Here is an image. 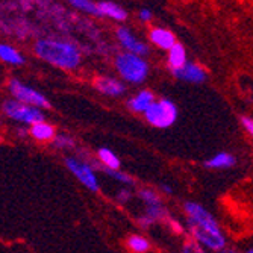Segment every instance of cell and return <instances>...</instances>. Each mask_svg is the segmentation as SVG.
Segmentation results:
<instances>
[{
    "label": "cell",
    "instance_id": "12",
    "mask_svg": "<svg viewBox=\"0 0 253 253\" xmlns=\"http://www.w3.org/2000/svg\"><path fill=\"white\" fill-rule=\"evenodd\" d=\"M149 40H150V42L155 45V47H158L161 50H166V52H169L173 45L177 42L176 35L170 29L161 28V26H155V28L150 29Z\"/></svg>",
    "mask_w": 253,
    "mask_h": 253
},
{
    "label": "cell",
    "instance_id": "3",
    "mask_svg": "<svg viewBox=\"0 0 253 253\" xmlns=\"http://www.w3.org/2000/svg\"><path fill=\"white\" fill-rule=\"evenodd\" d=\"M114 67H116V72L120 75L122 81L132 85L144 84L150 75V65L144 56L125 50L117 53L114 58Z\"/></svg>",
    "mask_w": 253,
    "mask_h": 253
},
{
    "label": "cell",
    "instance_id": "4",
    "mask_svg": "<svg viewBox=\"0 0 253 253\" xmlns=\"http://www.w3.org/2000/svg\"><path fill=\"white\" fill-rule=\"evenodd\" d=\"M0 109L9 120L18 123L20 126L31 127L40 122H45V114L42 112V109L25 105L15 99H6L0 106Z\"/></svg>",
    "mask_w": 253,
    "mask_h": 253
},
{
    "label": "cell",
    "instance_id": "31",
    "mask_svg": "<svg viewBox=\"0 0 253 253\" xmlns=\"http://www.w3.org/2000/svg\"><path fill=\"white\" fill-rule=\"evenodd\" d=\"M180 253H193V244L191 240H187L180 247Z\"/></svg>",
    "mask_w": 253,
    "mask_h": 253
},
{
    "label": "cell",
    "instance_id": "21",
    "mask_svg": "<svg viewBox=\"0 0 253 253\" xmlns=\"http://www.w3.org/2000/svg\"><path fill=\"white\" fill-rule=\"evenodd\" d=\"M144 214L155 221V224L158 223H169V220L171 218L170 217V212L166 206H146V211Z\"/></svg>",
    "mask_w": 253,
    "mask_h": 253
},
{
    "label": "cell",
    "instance_id": "11",
    "mask_svg": "<svg viewBox=\"0 0 253 253\" xmlns=\"http://www.w3.org/2000/svg\"><path fill=\"white\" fill-rule=\"evenodd\" d=\"M156 102V96L152 89H140L136 94H133L132 97H129L126 100V108L135 114H144L147 112V109Z\"/></svg>",
    "mask_w": 253,
    "mask_h": 253
},
{
    "label": "cell",
    "instance_id": "1",
    "mask_svg": "<svg viewBox=\"0 0 253 253\" xmlns=\"http://www.w3.org/2000/svg\"><path fill=\"white\" fill-rule=\"evenodd\" d=\"M183 212L187 217V227L191 240L202 244L206 250L215 253L227 247V238L218 220L203 205L187 200L183 202Z\"/></svg>",
    "mask_w": 253,
    "mask_h": 253
},
{
    "label": "cell",
    "instance_id": "33",
    "mask_svg": "<svg viewBox=\"0 0 253 253\" xmlns=\"http://www.w3.org/2000/svg\"><path fill=\"white\" fill-rule=\"evenodd\" d=\"M218 253H240V252H238L235 247H229V246H227V247H224L223 250H220Z\"/></svg>",
    "mask_w": 253,
    "mask_h": 253
},
{
    "label": "cell",
    "instance_id": "27",
    "mask_svg": "<svg viewBox=\"0 0 253 253\" xmlns=\"http://www.w3.org/2000/svg\"><path fill=\"white\" fill-rule=\"evenodd\" d=\"M138 20H140L141 23H149L153 20V11L149 9V8H141L140 11H138Z\"/></svg>",
    "mask_w": 253,
    "mask_h": 253
},
{
    "label": "cell",
    "instance_id": "26",
    "mask_svg": "<svg viewBox=\"0 0 253 253\" xmlns=\"http://www.w3.org/2000/svg\"><path fill=\"white\" fill-rule=\"evenodd\" d=\"M136 223H138V226H140L141 229H144V231H149L150 227L155 226V221L150 220L146 214H141L140 217H138V218H136Z\"/></svg>",
    "mask_w": 253,
    "mask_h": 253
},
{
    "label": "cell",
    "instance_id": "14",
    "mask_svg": "<svg viewBox=\"0 0 253 253\" xmlns=\"http://www.w3.org/2000/svg\"><path fill=\"white\" fill-rule=\"evenodd\" d=\"M203 166L210 170H227L237 166V156L229 152H218L211 158L205 159Z\"/></svg>",
    "mask_w": 253,
    "mask_h": 253
},
{
    "label": "cell",
    "instance_id": "16",
    "mask_svg": "<svg viewBox=\"0 0 253 253\" xmlns=\"http://www.w3.org/2000/svg\"><path fill=\"white\" fill-rule=\"evenodd\" d=\"M96 158L99 161V164H96L97 169L103 167V169H109V170H122V161H120V158L117 156L116 152H112L108 147H99L96 150Z\"/></svg>",
    "mask_w": 253,
    "mask_h": 253
},
{
    "label": "cell",
    "instance_id": "30",
    "mask_svg": "<svg viewBox=\"0 0 253 253\" xmlns=\"http://www.w3.org/2000/svg\"><path fill=\"white\" fill-rule=\"evenodd\" d=\"M159 191L166 194V196H173V188L170 185H167V183H159Z\"/></svg>",
    "mask_w": 253,
    "mask_h": 253
},
{
    "label": "cell",
    "instance_id": "5",
    "mask_svg": "<svg viewBox=\"0 0 253 253\" xmlns=\"http://www.w3.org/2000/svg\"><path fill=\"white\" fill-rule=\"evenodd\" d=\"M144 119L150 126L158 129L171 127L179 119L177 105L167 97L156 99V102L144 114Z\"/></svg>",
    "mask_w": 253,
    "mask_h": 253
},
{
    "label": "cell",
    "instance_id": "23",
    "mask_svg": "<svg viewBox=\"0 0 253 253\" xmlns=\"http://www.w3.org/2000/svg\"><path fill=\"white\" fill-rule=\"evenodd\" d=\"M138 197L146 206H163L164 200L161 194L152 188H140L138 190Z\"/></svg>",
    "mask_w": 253,
    "mask_h": 253
},
{
    "label": "cell",
    "instance_id": "18",
    "mask_svg": "<svg viewBox=\"0 0 253 253\" xmlns=\"http://www.w3.org/2000/svg\"><path fill=\"white\" fill-rule=\"evenodd\" d=\"M126 247L130 253H149L152 243L141 234H130L126 238Z\"/></svg>",
    "mask_w": 253,
    "mask_h": 253
},
{
    "label": "cell",
    "instance_id": "35",
    "mask_svg": "<svg viewBox=\"0 0 253 253\" xmlns=\"http://www.w3.org/2000/svg\"><path fill=\"white\" fill-rule=\"evenodd\" d=\"M2 141H3V136H2V135H0V143H2Z\"/></svg>",
    "mask_w": 253,
    "mask_h": 253
},
{
    "label": "cell",
    "instance_id": "24",
    "mask_svg": "<svg viewBox=\"0 0 253 253\" xmlns=\"http://www.w3.org/2000/svg\"><path fill=\"white\" fill-rule=\"evenodd\" d=\"M106 176H109L111 179H114L116 182H120L122 185H125V187H132V185H135V180H133V177L130 176V174H127V173H125L123 170H109V169H103V167H99Z\"/></svg>",
    "mask_w": 253,
    "mask_h": 253
},
{
    "label": "cell",
    "instance_id": "15",
    "mask_svg": "<svg viewBox=\"0 0 253 253\" xmlns=\"http://www.w3.org/2000/svg\"><path fill=\"white\" fill-rule=\"evenodd\" d=\"M56 133H58L56 127L47 122H40L29 127V136L40 143H52Z\"/></svg>",
    "mask_w": 253,
    "mask_h": 253
},
{
    "label": "cell",
    "instance_id": "28",
    "mask_svg": "<svg viewBox=\"0 0 253 253\" xmlns=\"http://www.w3.org/2000/svg\"><path fill=\"white\" fill-rule=\"evenodd\" d=\"M240 120H241V125H243L244 130L249 133L250 138H253V119L249 117V116H241Z\"/></svg>",
    "mask_w": 253,
    "mask_h": 253
},
{
    "label": "cell",
    "instance_id": "8",
    "mask_svg": "<svg viewBox=\"0 0 253 253\" xmlns=\"http://www.w3.org/2000/svg\"><path fill=\"white\" fill-rule=\"evenodd\" d=\"M116 38L120 42V45L123 47L125 52H130L135 55H140V56H147L150 53V49L146 42H143L141 40H138L136 35L126 26L120 25L116 29Z\"/></svg>",
    "mask_w": 253,
    "mask_h": 253
},
{
    "label": "cell",
    "instance_id": "2",
    "mask_svg": "<svg viewBox=\"0 0 253 253\" xmlns=\"http://www.w3.org/2000/svg\"><path fill=\"white\" fill-rule=\"evenodd\" d=\"M34 52L40 59L67 72L76 70L82 64L79 45L62 38H40L34 45Z\"/></svg>",
    "mask_w": 253,
    "mask_h": 253
},
{
    "label": "cell",
    "instance_id": "22",
    "mask_svg": "<svg viewBox=\"0 0 253 253\" xmlns=\"http://www.w3.org/2000/svg\"><path fill=\"white\" fill-rule=\"evenodd\" d=\"M68 3L84 14L93 15V17H100L99 5H97V2H94V0H68Z\"/></svg>",
    "mask_w": 253,
    "mask_h": 253
},
{
    "label": "cell",
    "instance_id": "20",
    "mask_svg": "<svg viewBox=\"0 0 253 253\" xmlns=\"http://www.w3.org/2000/svg\"><path fill=\"white\" fill-rule=\"evenodd\" d=\"M76 138L70 133L65 132H58L56 136L53 138L52 141V147L56 150H62V152H70L76 149Z\"/></svg>",
    "mask_w": 253,
    "mask_h": 253
},
{
    "label": "cell",
    "instance_id": "19",
    "mask_svg": "<svg viewBox=\"0 0 253 253\" xmlns=\"http://www.w3.org/2000/svg\"><path fill=\"white\" fill-rule=\"evenodd\" d=\"M0 61L9 65H23L25 64V56L12 45L0 42Z\"/></svg>",
    "mask_w": 253,
    "mask_h": 253
},
{
    "label": "cell",
    "instance_id": "10",
    "mask_svg": "<svg viewBox=\"0 0 253 253\" xmlns=\"http://www.w3.org/2000/svg\"><path fill=\"white\" fill-rule=\"evenodd\" d=\"M94 88L99 91L102 96L117 99L126 94V85L112 76H97L94 79Z\"/></svg>",
    "mask_w": 253,
    "mask_h": 253
},
{
    "label": "cell",
    "instance_id": "32",
    "mask_svg": "<svg viewBox=\"0 0 253 253\" xmlns=\"http://www.w3.org/2000/svg\"><path fill=\"white\" fill-rule=\"evenodd\" d=\"M191 244H193V253H206V249L202 244H199L197 241L191 240Z\"/></svg>",
    "mask_w": 253,
    "mask_h": 253
},
{
    "label": "cell",
    "instance_id": "34",
    "mask_svg": "<svg viewBox=\"0 0 253 253\" xmlns=\"http://www.w3.org/2000/svg\"><path fill=\"white\" fill-rule=\"evenodd\" d=\"M244 253H253V246H252V247H249Z\"/></svg>",
    "mask_w": 253,
    "mask_h": 253
},
{
    "label": "cell",
    "instance_id": "29",
    "mask_svg": "<svg viewBox=\"0 0 253 253\" xmlns=\"http://www.w3.org/2000/svg\"><path fill=\"white\" fill-rule=\"evenodd\" d=\"M169 226L171 227V231L174 234H177V235H183V234H185V229H183V226L180 224V221H177L174 218H170L169 220Z\"/></svg>",
    "mask_w": 253,
    "mask_h": 253
},
{
    "label": "cell",
    "instance_id": "17",
    "mask_svg": "<svg viewBox=\"0 0 253 253\" xmlns=\"http://www.w3.org/2000/svg\"><path fill=\"white\" fill-rule=\"evenodd\" d=\"M187 62H188V53H187L185 45L180 42H176L167 52V65L170 68V72L177 70V68L183 67Z\"/></svg>",
    "mask_w": 253,
    "mask_h": 253
},
{
    "label": "cell",
    "instance_id": "9",
    "mask_svg": "<svg viewBox=\"0 0 253 253\" xmlns=\"http://www.w3.org/2000/svg\"><path fill=\"white\" fill-rule=\"evenodd\" d=\"M171 75L177 79V81H183V82H190V84H203L206 79H208V75H206V70L197 62H191L188 61L183 67L177 68V70H173Z\"/></svg>",
    "mask_w": 253,
    "mask_h": 253
},
{
    "label": "cell",
    "instance_id": "13",
    "mask_svg": "<svg viewBox=\"0 0 253 253\" xmlns=\"http://www.w3.org/2000/svg\"><path fill=\"white\" fill-rule=\"evenodd\" d=\"M97 5H99L100 17L103 18H109L117 23H125L129 18L127 9L116 2H112V0H102V2H97Z\"/></svg>",
    "mask_w": 253,
    "mask_h": 253
},
{
    "label": "cell",
    "instance_id": "25",
    "mask_svg": "<svg viewBox=\"0 0 253 253\" xmlns=\"http://www.w3.org/2000/svg\"><path fill=\"white\" fill-rule=\"evenodd\" d=\"M132 196H133V193L129 190V187H123V188L117 190V193H116V200H117L120 205H127V203L132 200Z\"/></svg>",
    "mask_w": 253,
    "mask_h": 253
},
{
    "label": "cell",
    "instance_id": "6",
    "mask_svg": "<svg viewBox=\"0 0 253 253\" xmlns=\"http://www.w3.org/2000/svg\"><path fill=\"white\" fill-rule=\"evenodd\" d=\"M8 91L11 94V99H15V100L25 103V105L35 106L40 109H50L52 108V103L47 99V96L42 94L41 91H38L37 88L26 85L25 82L17 79V78H11L8 81Z\"/></svg>",
    "mask_w": 253,
    "mask_h": 253
},
{
    "label": "cell",
    "instance_id": "7",
    "mask_svg": "<svg viewBox=\"0 0 253 253\" xmlns=\"http://www.w3.org/2000/svg\"><path fill=\"white\" fill-rule=\"evenodd\" d=\"M64 166L70 171L82 185L91 191V193H99L100 191V182L97 179V174L94 171V167L91 166L88 161L68 155L64 158Z\"/></svg>",
    "mask_w": 253,
    "mask_h": 253
}]
</instances>
